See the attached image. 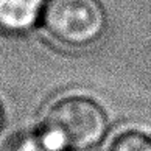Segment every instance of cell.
Returning <instances> with one entry per match:
<instances>
[{
  "mask_svg": "<svg viewBox=\"0 0 151 151\" xmlns=\"http://www.w3.org/2000/svg\"><path fill=\"white\" fill-rule=\"evenodd\" d=\"M3 123H5V109H3V104L0 101V131L3 128Z\"/></svg>",
  "mask_w": 151,
  "mask_h": 151,
  "instance_id": "6",
  "label": "cell"
},
{
  "mask_svg": "<svg viewBox=\"0 0 151 151\" xmlns=\"http://www.w3.org/2000/svg\"><path fill=\"white\" fill-rule=\"evenodd\" d=\"M108 131L101 104L86 95H65L47 108L39 134L56 151H92L104 142Z\"/></svg>",
  "mask_w": 151,
  "mask_h": 151,
  "instance_id": "1",
  "label": "cell"
},
{
  "mask_svg": "<svg viewBox=\"0 0 151 151\" xmlns=\"http://www.w3.org/2000/svg\"><path fill=\"white\" fill-rule=\"evenodd\" d=\"M8 151H56L41 137V134L22 136L9 145Z\"/></svg>",
  "mask_w": 151,
  "mask_h": 151,
  "instance_id": "5",
  "label": "cell"
},
{
  "mask_svg": "<svg viewBox=\"0 0 151 151\" xmlns=\"http://www.w3.org/2000/svg\"><path fill=\"white\" fill-rule=\"evenodd\" d=\"M106 151H151V136L140 129H123L111 139Z\"/></svg>",
  "mask_w": 151,
  "mask_h": 151,
  "instance_id": "4",
  "label": "cell"
},
{
  "mask_svg": "<svg viewBox=\"0 0 151 151\" xmlns=\"http://www.w3.org/2000/svg\"><path fill=\"white\" fill-rule=\"evenodd\" d=\"M41 20L48 36L69 48L98 42L108 27L100 0H47Z\"/></svg>",
  "mask_w": 151,
  "mask_h": 151,
  "instance_id": "2",
  "label": "cell"
},
{
  "mask_svg": "<svg viewBox=\"0 0 151 151\" xmlns=\"http://www.w3.org/2000/svg\"><path fill=\"white\" fill-rule=\"evenodd\" d=\"M44 0H0V31L22 35L42 19Z\"/></svg>",
  "mask_w": 151,
  "mask_h": 151,
  "instance_id": "3",
  "label": "cell"
}]
</instances>
